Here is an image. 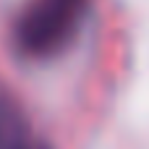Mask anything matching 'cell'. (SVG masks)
<instances>
[{
    "label": "cell",
    "mask_w": 149,
    "mask_h": 149,
    "mask_svg": "<svg viewBox=\"0 0 149 149\" xmlns=\"http://www.w3.org/2000/svg\"><path fill=\"white\" fill-rule=\"evenodd\" d=\"M92 0H29L13 21L10 39L24 60H52L81 34Z\"/></svg>",
    "instance_id": "obj_1"
},
{
    "label": "cell",
    "mask_w": 149,
    "mask_h": 149,
    "mask_svg": "<svg viewBox=\"0 0 149 149\" xmlns=\"http://www.w3.org/2000/svg\"><path fill=\"white\" fill-rule=\"evenodd\" d=\"M37 139L21 102L0 89V149H24Z\"/></svg>",
    "instance_id": "obj_2"
},
{
    "label": "cell",
    "mask_w": 149,
    "mask_h": 149,
    "mask_svg": "<svg viewBox=\"0 0 149 149\" xmlns=\"http://www.w3.org/2000/svg\"><path fill=\"white\" fill-rule=\"evenodd\" d=\"M24 149H52V147H50V144H45V141H42V139L37 136V139H34V141H31L29 147H24Z\"/></svg>",
    "instance_id": "obj_3"
}]
</instances>
